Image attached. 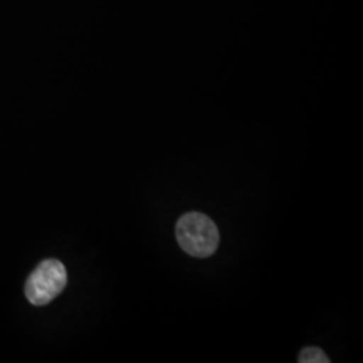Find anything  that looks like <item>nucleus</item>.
Returning a JSON list of instances; mask_svg holds the SVG:
<instances>
[{
    "mask_svg": "<svg viewBox=\"0 0 363 363\" xmlns=\"http://www.w3.org/2000/svg\"><path fill=\"white\" fill-rule=\"evenodd\" d=\"M177 238L182 249L196 259L210 257L220 245V232L211 218L191 211L177 223Z\"/></svg>",
    "mask_w": 363,
    "mask_h": 363,
    "instance_id": "obj_1",
    "label": "nucleus"
},
{
    "mask_svg": "<svg viewBox=\"0 0 363 363\" xmlns=\"http://www.w3.org/2000/svg\"><path fill=\"white\" fill-rule=\"evenodd\" d=\"M66 284L65 265L58 259H45L28 276L25 294L33 306H46L65 289Z\"/></svg>",
    "mask_w": 363,
    "mask_h": 363,
    "instance_id": "obj_2",
    "label": "nucleus"
},
{
    "mask_svg": "<svg viewBox=\"0 0 363 363\" xmlns=\"http://www.w3.org/2000/svg\"><path fill=\"white\" fill-rule=\"evenodd\" d=\"M298 362L300 363H328L330 359L325 355V351L319 347H307L298 354Z\"/></svg>",
    "mask_w": 363,
    "mask_h": 363,
    "instance_id": "obj_3",
    "label": "nucleus"
}]
</instances>
